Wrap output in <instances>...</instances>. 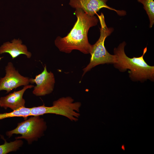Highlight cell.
I'll use <instances>...</instances> for the list:
<instances>
[{
  "label": "cell",
  "instance_id": "11",
  "mask_svg": "<svg viewBox=\"0 0 154 154\" xmlns=\"http://www.w3.org/2000/svg\"><path fill=\"white\" fill-rule=\"evenodd\" d=\"M1 137L5 143L3 144L0 145V154H6L11 152L16 151L23 144V142L21 139H16L13 141L8 143L3 137Z\"/></svg>",
  "mask_w": 154,
  "mask_h": 154
},
{
  "label": "cell",
  "instance_id": "2",
  "mask_svg": "<svg viewBox=\"0 0 154 154\" xmlns=\"http://www.w3.org/2000/svg\"><path fill=\"white\" fill-rule=\"evenodd\" d=\"M126 45L124 41L114 48V52L116 58L114 66L121 72L129 70V77L133 81L142 82L149 79L153 81L154 66L148 65L143 58L147 47L144 49L142 56L130 58L126 55L124 51Z\"/></svg>",
  "mask_w": 154,
  "mask_h": 154
},
{
  "label": "cell",
  "instance_id": "5",
  "mask_svg": "<svg viewBox=\"0 0 154 154\" xmlns=\"http://www.w3.org/2000/svg\"><path fill=\"white\" fill-rule=\"evenodd\" d=\"M47 128L46 122L43 118L40 116H32L18 123L15 129L7 132L6 134L9 137L14 134L21 135V136L15 137V139H24L29 144H31L43 135Z\"/></svg>",
  "mask_w": 154,
  "mask_h": 154
},
{
  "label": "cell",
  "instance_id": "13",
  "mask_svg": "<svg viewBox=\"0 0 154 154\" xmlns=\"http://www.w3.org/2000/svg\"><path fill=\"white\" fill-rule=\"evenodd\" d=\"M142 3L143 8L147 14L149 21V27L151 28L154 24V1L153 0H137Z\"/></svg>",
  "mask_w": 154,
  "mask_h": 154
},
{
  "label": "cell",
  "instance_id": "14",
  "mask_svg": "<svg viewBox=\"0 0 154 154\" xmlns=\"http://www.w3.org/2000/svg\"><path fill=\"white\" fill-rule=\"evenodd\" d=\"M122 149L123 150H125L124 145H123V146H122Z\"/></svg>",
  "mask_w": 154,
  "mask_h": 154
},
{
  "label": "cell",
  "instance_id": "6",
  "mask_svg": "<svg viewBox=\"0 0 154 154\" xmlns=\"http://www.w3.org/2000/svg\"><path fill=\"white\" fill-rule=\"evenodd\" d=\"M5 69V76L0 78V91L5 90L8 93L14 89L30 83V78L21 75L11 62L7 63Z\"/></svg>",
  "mask_w": 154,
  "mask_h": 154
},
{
  "label": "cell",
  "instance_id": "12",
  "mask_svg": "<svg viewBox=\"0 0 154 154\" xmlns=\"http://www.w3.org/2000/svg\"><path fill=\"white\" fill-rule=\"evenodd\" d=\"M30 116L31 108L25 107L10 112L0 114V120L13 117H22L26 119Z\"/></svg>",
  "mask_w": 154,
  "mask_h": 154
},
{
  "label": "cell",
  "instance_id": "8",
  "mask_svg": "<svg viewBox=\"0 0 154 154\" xmlns=\"http://www.w3.org/2000/svg\"><path fill=\"white\" fill-rule=\"evenodd\" d=\"M108 0H70L69 5L75 9H80L88 15L93 16L102 8H106L116 11L120 16L125 15L124 10H117L108 6L106 4Z\"/></svg>",
  "mask_w": 154,
  "mask_h": 154
},
{
  "label": "cell",
  "instance_id": "1",
  "mask_svg": "<svg viewBox=\"0 0 154 154\" xmlns=\"http://www.w3.org/2000/svg\"><path fill=\"white\" fill-rule=\"evenodd\" d=\"M77 19L73 28L65 37H58L54 41L59 50L69 53L73 50L85 54H90L92 45L89 42L88 33L90 28L96 25L99 19L95 16H90L82 9H76L74 12Z\"/></svg>",
  "mask_w": 154,
  "mask_h": 154
},
{
  "label": "cell",
  "instance_id": "7",
  "mask_svg": "<svg viewBox=\"0 0 154 154\" xmlns=\"http://www.w3.org/2000/svg\"><path fill=\"white\" fill-rule=\"evenodd\" d=\"M30 83H35L33 93L36 96H43L50 94L53 91L55 79L53 73L48 72L45 65L43 70L37 75L35 78H30Z\"/></svg>",
  "mask_w": 154,
  "mask_h": 154
},
{
  "label": "cell",
  "instance_id": "4",
  "mask_svg": "<svg viewBox=\"0 0 154 154\" xmlns=\"http://www.w3.org/2000/svg\"><path fill=\"white\" fill-rule=\"evenodd\" d=\"M70 96L62 97L54 101L52 106L48 107L44 104L31 108V116H41L48 114H54L65 116L72 121H77L82 104L79 102H74Z\"/></svg>",
  "mask_w": 154,
  "mask_h": 154
},
{
  "label": "cell",
  "instance_id": "9",
  "mask_svg": "<svg viewBox=\"0 0 154 154\" xmlns=\"http://www.w3.org/2000/svg\"><path fill=\"white\" fill-rule=\"evenodd\" d=\"M32 85L25 86L23 88L14 91L7 96L0 98V107L7 110L9 108L13 111L25 107V101L23 98L25 92L28 89L34 87Z\"/></svg>",
  "mask_w": 154,
  "mask_h": 154
},
{
  "label": "cell",
  "instance_id": "10",
  "mask_svg": "<svg viewBox=\"0 0 154 154\" xmlns=\"http://www.w3.org/2000/svg\"><path fill=\"white\" fill-rule=\"evenodd\" d=\"M22 43L21 40L19 39H14L11 42H7L4 43L0 47V54L8 53L13 59L21 54H25L28 58H30L31 53L28 51L26 46Z\"/></svg>",
  "mask_w": 154,
  "mask_h": 154
},
{
  "label": "cell",
  "instance_id": "3",
  "mask_svg": "<svg viewBox=\"0 0 154 154\" xmlns=\"http://www.w3.org/2000/svg\"><path fill=\"white\" fill-rule=\"evenodd\" d=\"M97 15L101 26L100 37L97 42L94 44L92 45L90 53L91 55L90 62L87 66L83 69V72L82 77L87 72L98 65L105 64H114L116 62L115 55L109 53L104 45L106 38L113 32L114 29L107 27L102 13L100 15L97 14Z\"/></svg>",
  "mask_w": 154,
  "mask_h": 154
}]
</instances>
